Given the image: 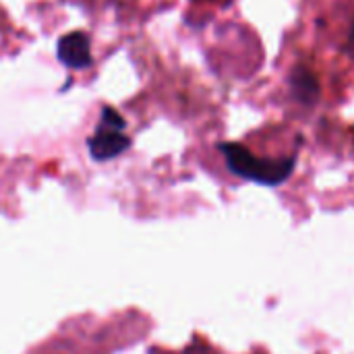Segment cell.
Returning <instances> with one entry per match:
<instances>
[{"label": "cell", "mask_w": 354, "mask_h": 354, "mask_svg": "<svg viewBox=\"0 0 354 354\" xmlns=\"http://www.w3.org/2000/svg\"><path fill=\"white\" fill-rule=\"evenodd\" d=\"M87 147L95 162H108L120 156L122 151H127L131 147V139L122 131H114V129H106L97 124L95 133L87 141Z\"/></svg>", "instance_id": "3957f363"}, {"label": "cell", "mask_w": 354, "mask_h": 354, "mask_svg": "<svg viewBox=\"0 0 354 354\" xmlns=\"http://www.w3.org/2000/svg\"><path fill=\"white\" fill-rule=\"evenodd\" d=\"M56 56L64 66L75 68V71L91 66L93 58H91L89 35L85 31H73V33L62 35L56 46Z\"/></svg>", "instance_id": "7a4b0ae2"}, {"label": "cell", "mask_w": 354, "mask_h": 354, "mask_svg": "<svg viewBox=\"0 0 354 354\" xmlns=\"http://www.w3.org/2000/svg\"><path fill=\"white\" fill-rule=\"evenodd\" d=\"M100 127H106V129H114V131H124L127 127V120L110 106H104L102 108V116H100Z\"/></svg>", "instance_id": "5b68a950"}, {"label": "cell", "mask_w": 354, "mask_h": 354, "mask_svg": "<svg viewBox=\"0 0 354 354\" xmlns=\"http://www.w3.org/2000/svg\"><path fill=\"white\" fill-rule=\"evenodd\" d=\"M290 89H292V95L303 104H313L319 97L317 77L305 66H297L290 73Z\"/></svg>", "instance_id": "277c9868"}, {"label": "cell", "mask_w": 354, "mask_h": 354, "mask_svg": "<svg viewBox=\"0 0 354 354\" xmlns=\"http://www.w3.org/2000/svg\"><path fill=\"white\" fill-rule=\"evenodd\" d=\"M348 52L354 56V23L353 29H351V35H348Z\"/></svg>", "instance_id": "8992f818"}, {"label": "cell", "mask_w": 354, "mask_h": 354, "mask_svg": "<svg viewBox=\"0 0 354 354\" xmlns=\"http://www.w3.org/2000/svg\"><path fill=\"white\" fill-rule=\"evenodd\" d=\"M228 168L249 180L263 183V185H280L286 180L295 168V158H284V160H266L253 156L247 147L239 143H222L220 145Z\"/></svg>", "instance_id": "6da1fadb"}]
</instances>
